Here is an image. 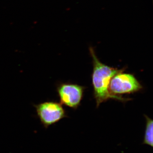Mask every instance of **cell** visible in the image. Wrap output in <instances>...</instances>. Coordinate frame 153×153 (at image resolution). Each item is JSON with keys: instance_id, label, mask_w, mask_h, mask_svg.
Here are the masks:
<instances>
[{"instance_id": "obj_1", "label": "cell", "mask_w": 153, "mask_h": 153, "mask_svg": "<svg viewBox=\"0 0 153 153\" xmlns=\"http://www.w3.org/2000/svg\"><path fill=\"white\" fill-rule=\"evenodd\" d=\"M89 49L93 65L92 83L97 107H98L101 103L110 99L123 102L130 100V98L113 95L109 90L110 82L112 77L117 73L124 71L125 68L119 69L101 63L96 55L93 47H90Z\"/></svg>"}, {"instance_id": "obj_2", "label": "cell", "mask_w": 153, "mask_h": 153, "mask_svg": "<svg viewBox=\"0 0 153 153\" xmlns=\"http://www.w3.org/2000/svg\"><path fill=\"white\" fill-rule=\"evenodd\" d=\"M34 106L38 118L45 128L67 117L62 104L56 102H45Z\"/></svg>"}, {"instance_id": "obj_4", "label": "cell", "mask_w": 153, "mask_h": 153, "mask_svg": "<svg viewBox=\"0 0 153 153\" xmlns=\"http://www.w3.org/2000/svg\"><path fill=\"white\" fill-rule=\"evenodd\" d=\"M85 87L76 84L61 83L57 85V91L61 104L76 109L80 104Z\"/></svg>"}, {"instance_id": "obj_5", "label": "cell", "mask_w": 153, "mask_h": 153, "mask_svg": "<svg viewBox=\"0 0 153 153\" xmlns=\"http://www.w3.org/2000/svg\"><path fill=\"white\" fill-rule=\"evenodd\" d=\"M146 120V128L143 144L147 145L152 147L153 146V122L152 120L144 115Z\"/></svg>"}, {"instance_id": "obj_3", "label": "cell", "mask_w": 153, "mask_h": 153, "mask_svg": "<svg viewBox=\"0 0 153 153\" xmlns=\"http://www.w3.org/2000/svg\"><path fill=\"white\" fill-rule=\"evenodd\" d=\"M141 84L133 74L119 72L115 75L110 82V92L114 95L135 93L143 89Z\"/></svg>"}]
</instances>
